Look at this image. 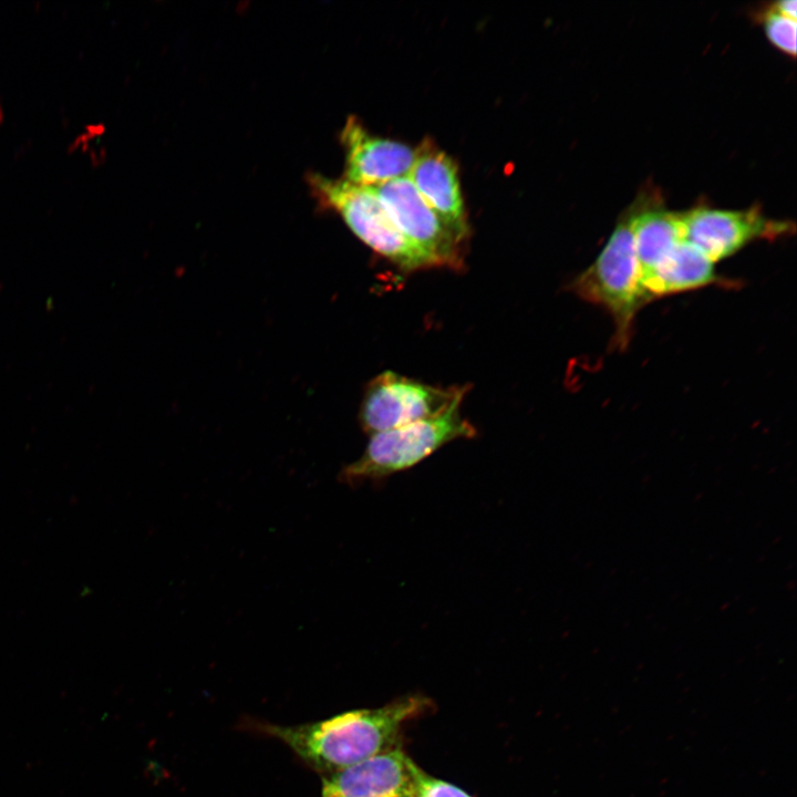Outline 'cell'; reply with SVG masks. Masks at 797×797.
<instances>
[{
	"mask_svg": "<svg viewBox=\"0 0 797 797\" xmlns=\"http://www.w3.org/2000/svg\"><path fill=\"white\" fill-rule=\"evenodd\" d=\"M466 392L463 386L448 407L433 417L371 435L362 456L343 469V478H384L417 465L447 443L474 437L475 427L460 414Z\"/></svg>",
	"mask_w": 797,
	"mask_h": 797,
	"instance_id": "obj_3",
	"label": "cell"
},
{
	"mask_svg": "<svg viewBox=\"0 0 797 797\" xmlns=\"http://www.w3.org/2000/svg\"><path fill=\"white\" fill-rule=\"evenodd\" d=\"M773 8L779 13L796 20V0H780L774 3Z\"/></svg>",
	"mask_w": 797,
	"mask_h": 797,
	"instance_id": "obj_16",
	"label": "cell"
},
{
	"mask_svg": "<svg viewBox=\"0 0 797 797\" xmlns=\"http://www.w3.org/2000/svg\"><path fill=\"white\" fill-rule=\"evenodd\" d=\"M418 768L400 744L321 776V797H412Z\"/></svg>",
	"mask_w": 797,
	"mask_h": 797,
	"instance_id": "obj_8",
	"label": "cell"
},
{
	"mask_svg": "<svg viewBox=\"0 0 797 797\" xmlns=\"http://www.w3.org/2000/svg\"><path fill=\"white\" fill-rule=\"evenodd\" d=\"M650 300L713 283H728L717 276L714 262L683 239L641 281Z\"/></svg>",
	"mask_w": 797,
	"mask_h": 797,
	"instance_id": "obj_11",
	"label": "cell"
},
{
	"mask_svg": "<svg viewBox=\"0 0 797 797\" xmlns=\"http://www.w3.org/2000/svg\"><path fill=\"white\" fill-rule=\"evenodd\" d=\"M682 217L684 239L714 263L756 239H774L790 230L786 221L770 220L755 207L745 210L696 207Z\"/></svg>",
	"mask_w": 797,
	"mask_h": 797,
	"instance_id": "obj_6",
	"label": "cell"
},
{
	"mask_svg": "<svg viewBox=\"0 0 797 797\" xmlns=\"http://www.w3.org/2000/svg\"><path fill=\"white\" fill-rule=\"evenodd\" d=\"M460 387H437L385 371L366 386L360 422L365 433L389 431L433 417L448 407Z\"/></svg>",
	"mask_w": 797,
	"mask_h": 797,
	"instance_id": "obj_5",
	"label": "cell"
},
{
	"mask_svg": "<svg viewBox=\"0 0 797 797\" xmlns=\"http://www.w3.org/2000/svg\"><path fill=\"white\" fill-rule=\"evenodd\" d=\"M570 288L582 300L609 312L614 323L612 344L625 349L638 312L651 301L641 283L631 210L621 217L597 259Z\"/></svg>",
	"mask_w": 797,
	"mask_h": 797,
	"instance_id": "obj_2",
	"label": "cell"
},
{
	"mask_svg": "<svg viewBox=\"0 0 797 797\" xmlns=\"http://www.w3.org/2000/svg\"><path fill=\"white\" fill-rule=\"evenodd\" d=\"M425 203L462 241L468 236V222L455 162L433 142L416 148L407 175Z\"/></svg>",
	"mask_w": 797,
	"mask_h": 797,
	"instance_id": "obj_10",
	"label": "cell"
},
{
	"mask_svg": "<svg viewBox=\"0 0 797 797\" xmlns=\"http://www.w3.org/2000/svg\"><path fill=\"white\" fill-rule=\"evenodd\" d=\"M631 210V224L641 281L684 239L681 213L661 207Z\"/></svg>",
	"mask_w": 797,
	"mask_h": 797,
	"instance_id": "obj_12",
	"label": "cell"
},
{
	"mask_svg": "<svg viewBox=\"0 0 797 797\" xmlns=\"http://www.w3.org/2000/svg\"><path fill=\"white\" fill-rule=\"evenodd\" d=\"M433 708L429 698L406 695L381 707L344 712L300 725L252 722L276 737L321 776L341 770L400 745L404 726Z\"/></svg>",
	"mask_w": 797,
	"mask_h": 797,
	"instance_id": "obj_1",
	"label": "cell"
},
{
	"mask_svg": "<svg viewBox=\"0 0 797 797\" xmlns=\"http://www.w3.org/2000/svg\"><path fill=\"white\" fill-rule=\"evenodd\" d=\"M394 225L443 267L460 268V241L425 203L407 176L370 187Z\"/></svg>",
	"mask_w": 797,
	"mask_h": 797,
	"instance_id": "obj_7",
	"label": "cell"
},
{
	"mask_svg": "<svg viewBox=\"0 0 797 797\" xmlns=\"http://www.w3.org/2000/svg\"><path fill=\"white\" fill-rule=\"evenodd\" d=\"M310 184L321 203L338 211L359 239L401 269L443 267L436 257L404 236L370 187L320 174H312Z\"/></svg>",
	"mask_w": 797,
	"mask_h": 797,
	"instance_id": "obj_4",
	"label": "cell"
},
{
	"mask_svg": "<svg viewBox=\"0 0 797 797\" xmlns=\"http://www.w3.org/2000/svg\"><path fill=\"white\" fill-rule=\"evenodd\" d=\"M412 797H472L458 786L425 773L421 767L416 774Z\"/></svg>",
	"mask_w": 797,
	"mask_h": 797,
	"instance_id": "obj_14",
	"label": "cell"
},
{
	"mask_svg": "<svg viewBox=\"0 0 797 797\" xmlns=\"http://www.w3.org/2000/svg\"><path fill=\"white\" fill-rule=\"evenodd\" d=\"M763 24L767 38L775 46L789 55L796 54V20L772 7L763 14Z\"/></svg>",
	"mask_w": 797,
	"mask_h": 797,
	"instance_id": "obj_13",
	"label": "cell"
},
{
	"mask_svg": "<svg viewBox=\"0 0 797 797\" xmlns=\"http://www.w3.org/2000/svg\"><path fill=\"white\" fill-rule=\"evenodd\" d=\"M104 130L105 127L102 123L87 124L84 130L69 143L68 151L73 152L77 148L87 151V147L90 149V142L99 137Z\"/></svg>",
	"mask_w": 797,
	"mask_h": 797,
	"instance_id": "obj_15",
	"label": "cell"
},
{
	"mask_svg": "<svg viewBox=\"0 0 797 797\" xmlns=\"http://www.w3.org/2000/svg\"><path fill=\"white\" fill-rule=\"evenodd\" d=\"M345 148V178L352 184L372 187L407 176L416 148L372 135L356 117L348 118L341 133Z\"/></svg>",
	"mask_w": 797,
	"mask_h": 797,
	"instance_id": "obj_9",
	"label": "cell"
}]
</instances>
